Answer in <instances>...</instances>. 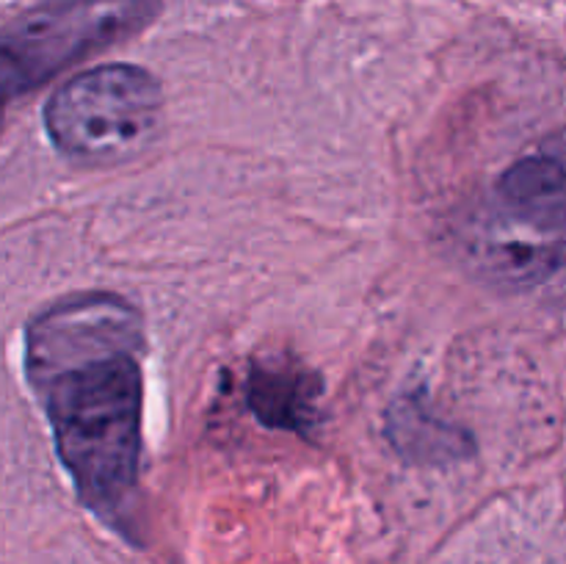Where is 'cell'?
I'll list each match as a JSON object with an SVG mask.
<instances>
[{
    "label": "cell",
    "mask_w": 566,
    "mask_h": 564,
    "mask_svg": "<svg viewBox=\"0 0 566 564\" xmlns=\"http://www.w3.org/2000/svg\"><path fill=\"white\" fill-rule=\"evenodd\" d=\"M142 354V313L114 293L61 299L25 330V379L48 415L77 498L136 545Z\"/></svg>",
    "instance_id": "obj_1"
},
{
    "label": "cell",
    "mask_w": 566,
    "mask_h": 564,
    "mask_svg": "<svg viewBox=\"0 0 566 564\" xmlns=\"http://www.w3.org/2000/svg\"><path fill=\"white\" fill-rule=\"evenodd\" d=\"M470 258L481 274L512 285L542 282L566 263V166L551 153L503 171L473 219Z\"/></svg>",
    "instance_id": "obj_2"
},
{
    "label": "cell",
    "mask_w": 566,
    "mask_h": 564,
    "mask_svg": "<svg viewBox=\"0 0 566 564\" xmlns=\"http://www.w3.org/2000/svg\"><path fill=\"white\" fill-rule=\"evenodd\" d=\"M158 77L136 64L81 72L44 105V130L61 155L86 166H111L149 147L160 127Z\"/></svg>",
    "instance_id": "obj_3"
},
{
    "label": "cell",
    "mask_w": 566,
    "mask_h": 564,
    "mask_svg": "<svg viewBox=\"0 0 566 564\" xmlns=\"http://www.w3.org/2000/svg\"><path fill=\"white\" fill-rule=\"evenodd\" d=\"M160 0H53L0 28V125L14 97L142 33Z\"/></svg>",
    "instance_id": "obj_4"
},
{
    "label": "cell",
    "mask_w": 566,
    "mask_h": 564,
    "mask_svg": "<svg viewBox=\"0 0 566 564\" xmlns=\"http://www.w3.org/2000/svg\"><path fill=\"white\" fill-rule=\"evenodd\" d=\"M247 407L263 426L307 437L321 418L318 401L324 379L291 357H271L252 363L247 374Z\"/></svg>",
    "instance_id": "obj_5"
},
{
    "label": "cell",
    "mask_w": 566,
    "mask_h": 564,
    "mask_svg": "<svg viewBox=\"0 0 566 564\" xmlns=\"http://www.w3.org/2000/svg\"><path fill=\"white\" fill-rule=\"evenodd\" d=\"M387 435L396 451L409 462L437 464L473 453L470 435L434 415L423 390H409L396 398L387 415Z\"/></svg>",
    "instance_id": "obj_6"
}]
</instances>
